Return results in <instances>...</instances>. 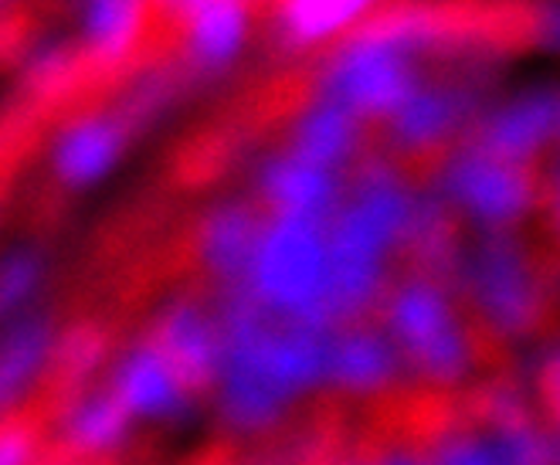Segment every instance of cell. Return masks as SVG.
Here are the masks:
<instances>
[{
	"label": "cell",
	"instance_id": "cell-5",
	"mask_svg": "<svg viewBox=\"0 0 560 465\" xmlns=\"http://www.w3.org/2000/svg\"><path fill=\"white\" fill-rule=\"evenodd\" d=\"M492 65H455V69H439L428 75L408 103L394 113L381 129V150L401 163H428L442 160L452 147L466 143L489 106V79Z\"/></svg>",
	"mask_w": 560,
	"mask_h": 465
},
{
	"label": "cell",
	"instance_id": "cell-2",
	"mask_svg": "<svg viewBox=\"0 0 560 465\" xmlns=\"http://www.w3.org/2000/svg\"><path fill=\"white\" fill-rule=\"evenodd\" d=\"M455 292L489 337L503 347L530 340L553 323V286L547 258L526 242L523 231L479 235L466 245Z\"/></svg>",
	"mask_w": 560,
	"mask_h": 465
},
{
	"label": "cell",
	"instance_id": "cell-19",
	"mask_svg": "<svg viewBox=\"0 0 560 465\" xmlns=\"http://www.w3.org/2000/svg\"><path fill=\"white\" fill-rule=\"evenodd\" d=\"M48 279V258L35 245H11L0 252V326L35 310Z\"/></svg>",
	"mask_w": 560,
	"mask_h": 465
},
{
	"label": "cell",
	"instance_id": "cell-12",
	"mask_svg": "<svg viewBox=\"0 0 560 465\" xmlns=\"http://www.w3.org/2000/svg\"><path fill=\"white\" fill-rule=\"evenodd\" d=\"M58 353L61 329L42 310L0 326V421L24 415L58 371Z\"/></svg>",
	"mask_w": 560,
	"mask_h": 465
},
{
	"label": "cell",
	"instance_id": "cell-1",
	"mask_svg": "<svg viewBox=\"0 0 560 465\" xmlns=\"http://www.w3.org/2000/svg\"><path fill=\"white\" fill-rule=\"evenodd\" d=\"M377 323L421 387L455 391L479 374L503 371L506 347L486 334L455 286L442 279L411 269L394 276Z\"/></svg>",
	"mask_w": 560,
	"mask_h": 465
},
{
	"label": "cell",
	"instance_id": "cell-15",
	"mask_svg": "<svg viewBox=\"0 0 560 465\" xmlns=\"http://www.w3.org/2000/svg\"><path fill=\"white\" fill-rule=\"evenodd\" d=\"M255 35L252 0H197L180 14V55L197 79H221L245 58Z\"/></svg>",
	"mask_w": 560,
	"mask_h": 465
},
{
	"label": "cell",
	"instance_id": "cell-27",
	"mask_svg": "<svg viewBox=\"0 0 560 465\" xmlns=\"http://www.w3.org/2000/svg\"><path fill=\"white\" fill-rule=\"evenodd\" d=\"M553 160H560V147H557V156H553Z\"/></svg>",
	"mask_w": 560,
	"mask_h": 465
},
{
	"label": "cell",
	"instance_id": "cell-23",
	"mask_svg": "<svg viewBox=\"0 0 560 465\" xmlns=\"http://www.w3.org/2000/svg\"><path fill=\"white\" fill-rule=\"evenodd\" d=\"M534 408L540 411L544 425L560 435V350L547 353L537 363L534 377Z\"/></svg>",
	"mask_w": 560,
	"mask_h": 465
},
{
	"label": "cell",
	"instance_id": "cell-24",
	"mask_svg": "<svg viewBox=\"0 0 560 465\" xmlns=\"http://www.w3.org/2000/svg\"><path fill=\"white\" fill-rule=\"evenodd\" d=\"M544 218L553 255L560 258V160H550L544 167Z\"/></svg>",
	"mask_w": 560,
	"mask_h": 465
},
{
	"label": "cell",
	"instance_id": "cell-18",
	"mask_svg": "<svg viewBox=\"0 0 560 465\" xmlns=\"http://www.w3.org/2000/svg\"><path fill=\"white\" fill-rule=\"evenodd\" d=\"M153 0H82L79 38L85 58L98 69H119L147 38Z\"/></svg>",
	"mask_w": 560,
	"mask_h": 465
},
{
	"label": "cell",
	"instance_id": "cell-3",
	"mask_svg": "<svg viewBox=\"0 0 560 465\" xmlns=\"http://www.w3.org/2000/svg\"><path fill=\"white\" fill-rule=\"evenodd\" d=\"M329 286H334V265H329L326 224L266 218L238 292L279 319L329 334L334 329Z\"/></svg>",
	"mask_w": 560,
	"mask_h": 465
},
{
	"label": "cell",
	"instance_id": "cell-16",
	"mask_svg": "<svg viewBox=\"0 0 560 465\" xmlns=\"http://www.w3.org/2000/svg\"><path fill=\"white\" fill-rule=\"evenodd\" d=\"M401 368V353L384 329L374 323H360L343 326L329 337L323 381L343 402H377V397L398 391Z\"/></svg>",
	"mask_w": 560,
	"mask_h": 465
},
{
	"label": "cell",
	"instance_id": "cell-22",
	"mask_svg": "<svg viewBox=\"0 0 560 465\" xmlns=\"http://www.w3.org/2000/svg\"><path fill=\"white\" fill-rule=\"evenodd\" d=\"M523 38L534 48L560 58V0H534L523 11Z\"/></svg>",
	"mask_w": 560,
	"mask_h": 465
},
{
	"label": "cell",
	"instance_id": "cell-10",
	"mask_svg": "<svg viewBox=\"0 0 560 465\" xmlns=\"http://www.w3.org/2000/svg\"><path fill=\"white\" fill-rule=\"evenodd\" d=\"M106 387L137 425H171L194 408V391L174 371V363L143 334L126 344L106 371Z\"/></svg>",
	"mask_w": 560,
	"mask_h": 465
},
{
	"label": "cell",
	"instance_id": "cell-9",
	"mask_svg": "<svg viewBox=\"0 0 560 465\" xmlns=\"http://www.w3.org/2000/svg\"><path fill=\"white\" fill-rule=\"evenodd\" d=\"M129 123L122 113L82 109L65 119L48 147L51 177L65 190H92L113 177L129 147Z\"/></svg>",
	"mask_w": 560,
	"mask_h": 465
},
{
	"label": "cell",
	"instance_id": "cell-7",
	"mask_svg": "<svg viewBox=\"0 0 560 465\" xmlns=\"http://www.w3.org/2000/svg\"><path fill=\"white\" fill-rule=\"evenodd\" d=\"M252 187V201L266 211V218L310 221L329 228V221L343 205L347 177L316 167V163L289 153L285 147H276L258 160Z\"/></svg>",
	"mask_w": 560,
	"mask_h": 465
},
{
	"label": "cell",
	"instance_id": "cell-13",
	"mask_svg": "<svg viewBox=\"0 0 560 465\" xmlns=\"http://www.w3.org/2000/svg\"><path fill=\"white\" fill-rule=\"evenodd\" d=\"M261 228H266V211L255 201H242V197L211 205L197 221L190 242L194 261L205 279L221 289V295L242 289Z\"/></svg>",
	"mask_w": 560,
	"mask_h": 465
},
{
	"label": "cell",
	"instance_id": "cell-21",
	"mask_svg": "<svg viewBox=\"0 0 560 465\" xmlns=\"http://www.w3.org/2000/svg\"><path fill=\"white\" fill-rule=\"evenodd\" d=\"M45 435L42 425L27 415L0 421V465H42Z\"/></svg>",
	"mask_w": 560,
	"mask_h": 465
},
{
	"label": "cell",
	"instance_id": "cell-20",
	"mask_svg": "<svg viewBox=\"0 0 560 465\" xmlns=\"http://www.w3.org/2000/svg\"><path fill=\"white\" fill-rule=\"evenodd\" d=\"M289 465H374V462H371V449L364 435L347 439V435H337V431H329V435L310 439V445Z\"/></svg>",
	"mask_w": 560,
	"mask_h": 465
},
{
	"label": "cell",
	"instance_id": "cell-26",
	"mask_svg": "<svg viewBox=\"0 0 560 465\" xmlns=\"http://www.w3.org/2000/svg\"><path fill=\"white\" fill-rule=\"evenodd\" d=\"M153 4H160L163 11H171V14H177V18H180L187 8H194V4H197V0H153Z\"/></svg>",
	"mask_w": 560,
	"mask_h": 465
},
{
	"label": "cell",
	"instance_id": "cell-8",
	"mask_svg": "<svg viewBox=\"0 0 560 465\" xmlns=\"http://www.w3.org/2000/svg\"><path fill=\"white\" fill-rule=\"evenodd\" d=\"M147 337L174 363L194 397L214 394L224 363V329L218 310L194 295H174L156 310Z\"/></svg>",
	"mask_w": 560,
	"mask_h": 465
},
{
	"label": "cell",
	"instance_id": "cell-14",
	"mask_svg": "<svg viewBox=\"0 0 560 465\" xmlns=\"http://www.w3.org/2000/svg\"><path fill=\"white\" fill-rule=\"evenodd\" d=\"M137 421L103 384H82L58 405L51 439L79 462H109L133 442Z\"/></svg>",
	"mask_w": 560,
	"mask_h": 465
},
{
	"label": "cell",
	"instance_id": "cell-4",
	"mask_svg": "<svg viewBox=\"0 0 560 465\" xmlns=\"http://www.w3.org/2000/svg\"><path fill=\"white\" fill-rule=\"evenodd\" d=\"M428 187L479 235L523 231L544 211V171L492 156L469 140L428 167Z\"/></svg>",
	"mask_w": 560,
	"mask_h": 465
},
{
	"label": "cell",
	"instance_id": "cell-6",
	"mask_svg": "<svg viewBox=\"0 0 560 465\" xmlns=\"http://www.w3.org/2000/svg\"><path fill=\"white\" fill-rule=\"evenodd\" d=\"M469 143L500 160L544 171L560 147V82L544 79L492 95Z\"/></svg>",
	"mask_w": 560,
	"mask_h": 465
},
{
	"label": "cell",
	"instance_id": "cell-25",
	"mask_svg": "<svg viewBox=\"0 0 560 465\" xmlns=\"http://www.w3.org/2000/svg\"><path fill=\"white\" fill-rule=\"evenodd\" d=\"M27 72L35 82H58L65 72H69V55H65V48L58 45H42L35 55H31V65H27Z\"/></svg>",
	"mask_w": 560,
	"mask_h": 465
},
{
	"label": "cell",
	"instance_id": "cell-11",
	"mask_svg": "<svg viewBox=\"0 0 560 465\" xmlns=\"http://www.w3.org/2000/svg\"><path fill=\"white\" fill-rule=\"evenodd\" d=\"M394 0H272L269 38L289 58H323Z\"/></svg>",
	"mask_w": 560,
	"mask_h": 465
},
{
	"label": "cell",
	"instance_id": "cell-17",
	"mask_svg": "<svg viewBox=\"0 0 560 465\" xmlns=\"http://www.w3.org/2000/svg\"><path fill=\"white\" fill-rule=\"evenodd\" d=\"M371 126L350 116L347 109L326 103V98L310 95L306 103L289 116L282 147L295 156H303L316 167L350 177L357 163L371 150Z\"/></svg>",
	"mask_w": 560,
	"mask_h": 465
}]
</instances>
